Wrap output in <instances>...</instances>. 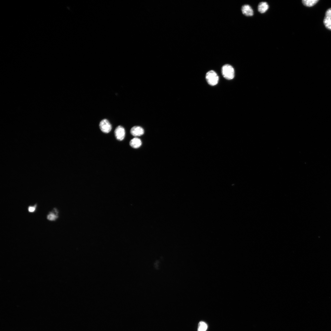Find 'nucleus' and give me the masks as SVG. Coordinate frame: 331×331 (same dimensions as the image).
Instances as JSON below:
<instances>
[{
	"instance_id": "nucleus-6",
	"label": "nucleus",
	"mask_w": 331,
	"mask_h": 331,
	"mask_svg": "<svg viewBox=\"0 0 331 331\" xmlns=\"http://www.w3.org/2000/svg\"><path fill=\"white\" fill-rule=\"evenodd\" d=\"M59 212L56 208H54L52 211L50 212L47 215V219L50 221H54L59 217Z\"/></svg>"
},
{
	"instance_id": "nucleus-11",
	"label": "nucleus",
	"mask_w": 331,
	"mask_h": 331,
	"mask_svg": "<svg viewBox=\"0 0 331 331\" xmlns=\"http://www.w3.org/2000/svg\"><path fill=\"white\" fill-rule=\"evenodd\" d=\"M208 325L207 324L204 322L201 321L199 324L197 330L198 331H206Z\"/></svg>"
},
{
	"instance_id": "nucleus-13",
	"label": "nucleus",
	"mask_w": 331,
	"mask_h": 331,
	"mask_svg": "<svg viewBox=\"0 0 331 331\" xmlns=\"http://www.w3.org/2000/svg\"><path fill=\"white\" fill-rule=\"evenodd\" d=\"M37 206L36 204L33 206H29L28 208V211L30 213L34 212L36 209Z\"/></svg>"
},
{
	"instance_id": "nucleus-3",
	"label": "nucleus",
	"mask_w": 331,
	"mask_h": 331,
	"mask_svg": "<svg viewBox=\"0 0 331 331\" xmlns=\"http://www.w3.org/2000/svg\"><path fill=\"white\" fill-rule=\"evenodd\" d=\"M101 130L105 133H109L111 130L112 126L108 120L104 119L102 120L100 124Z\"/></svg>"
},
{
	"instance_id": "nucleus-8",
	"label": "nucleus",
	"mask_w": 331,
	"mask_h": 331,
	"mask_svg": "<svg viewBox=\"0 0 331 331\" xmlns=\"http://www.w3.org/2000/svg\"><path fill=\"white\" fill-rule=\"evenodd\" d=\"M130 145L133 148H138L141 146L142 142L140 139L135 137L131 140L130 142Z\"/></svg>"
},
{
	"instance_id": "nucleus-7",
	"label": "nucleus",
	"mask_w": 331,
	"mask_h": 331,
	"mask_svg": "<svg viewBox=\"0 0 331 331\" xmlns=\"http://www.w3.org/2000/svg\"><path fill=\"white\" fill-rule=\"evenodd\" d=\"M242 11L243 15L247 16H251L253 15V12L252 8L250 6L248 5H245L242 7Z\"/></svg>"
},
{
	"instance_id": "nucleus-12",
	"label": "nucleus",
	"mask_w": 331,
	"mask_h": 331,
	"mask_svg": "<svg viewBox=\"0 0 331 331\" xmlns=\"http://www.w3.org/2000/svg\"><path fill=\"white\" fill-rule=\"evenodd\" d=\"M324 23L326 28L331 31V18L325 16L324 20Z\"/></svg>"
},
{
	"instance_id": "nucleus-5",
	"label": "nucleus",
	"mask_w": 331,
	"mask_h": 331,
	"mask_svg": "<svg viewBox=\"0 0 331 331\" xmlns=\"http://www.w3.org/2000/svg\"><path fill=\"white\" fill-rule=\"evenodd\" d=\"M143 128L140 126H135L132 127L130 130L131 134L134 136H139L144 134Z\"/></svg>"
},
{
	"instance_id": "nucleus-2",
	"label": "nucleus",
	"mask_w": 331,
	"mask_h": 331,
	"mask_svg": "<svg viewBox=\"0 0 331 331\" xmlns=\"http://www.w3.org/2000/svg\"><path fill=\"white\" fill-rule=\"evenodd\" d=\"M206 79L210 85L214 86L218 84L219 78L218 76L215 72L213 70H211L206 74Z\"/></svg>"
},
{
	"instance_id": "nucleus-1",
	"label": "nucleus",
	"mask_w": 331,
	"mask_h": 331,
	"mask_svg": "<svg viewBox=\"0 0 331 331\" xmlns=\"http://www.w3.org/2000/svg\"><path fill=\"white\" fill-rule=\"evenodd\" d=\"M222 74L224 78L228 80L233 79L235 77V70L229 64L223 66L221 69Z\"/></svg>"
},
{
	"instance_id": "nucleus-9",
	"label": "nucleus",
	"mask_w": 331,
	"mask_h": 331,
	"mask_svg": "<svg viewBox=\"0 0 331 331\" xmlns=\"http://www.w3.org/2000/svg\"><path fill=\"white\" fill-rule=\"evenodd\" d=\"M269 8L267 3L265 2L260 3L259 5L258 11L261 13H263L267 11Z\"/></svg>"
},
{
	"instance_id": "nucleus-10",
	"label": "nucleus",
	"mask_w": 331,
	"mask_h": 331,
	"mask_svg": "<svg viewBox=\"0 0 331 331\" xmlns=\"http://www.w3.org/2000/svg\"><path fill=\"white\" fill-rule=\"evenodd\" d=\"M319 1L318 0H303L302 2L304 6L311 7L315 5Z\"/></svg>"
},
{
	"instance_id": "nucleus-14",
	"label": "nucleus",
	"mask_w": 331,
	"mask_h": 331,
	"mask_svg": "<svg viewBox=\"0 0 331 331\" xmlns=\"http://www.w3.org/2000/svg\"><path fill=\"white\" fill-rule=\"evenodd\" d=\"M325 16L331 18V8L329 9L326 11Z\"/></svg>"
},
{
	"instance_id": "nucleus-4",
	"label": "nucleus",
	"mask_w": 331,
	"mask_h": 331,
	"mask_svg": "<svg viewBox=\"0 0 331 331\" xmlns=\"http://www.w3.org/2000/svg\"><path fill=\"white\" fill-rule=\"evenodd\" d=\"M114 133L116 138L119 140L122 141L125 137V130L121 126H119L116 128Z\"/></svg>"
}]
</instances>
